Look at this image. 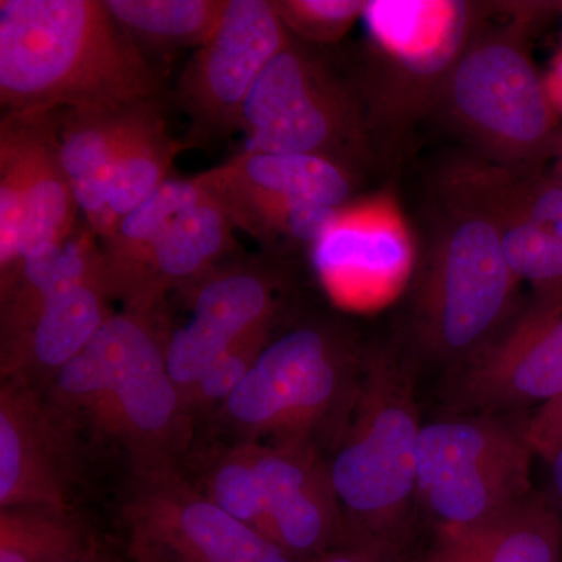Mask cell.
I'll return each mask as SVG.
<instances>
[{"label": "cell", "mask_w": 562, "mask_h": 562, "mask_svg": "<svg viewBox=\"0 0 562 562\" xmlns=\"http://www.w3.org/2000/svg\"><path fill=\"white\" fill-rule=\"evenodd\" d=\"M157 92V74L105 2H0V102L7 114L122 111L154 101Z\"/></svg>", "instance_id": "obj_1"}, {"label": "cell", "mask_w": 562, "mask_h": 562, "mask_svg": "<svg viewBox=\"0 0 562 562\" xmlns=\"http://www.w3.org/2000/svg\"><path fill=\"white\" fill-rule=\"evenodd\" d=\"M44 397L81 443L124 453L133 476L179 465L190 443L192 416L169 375L154 314H111Z\"/></svg>", "instance_id": "obj_2"}, {"label": "cell", "mask_w": 562, "mask_h": 562, "mask_svg": "<svg viewBox=\"0 0 562 562\" xmlns=\"http://www.w3.org/2000/svg\"><path fill=\"white\" fill-rule=\"evenodd\" d=\"M422 424L412 369L386 351L366 355L357 397L327 461L351 538L408 562Z\"/></svg>", "instance_id": "obj_3"}, {"label": "cell", "mask_w": 562, "mask_h": 562, "mask_svg": "<svg viewBox=\"0 0 562 562\" xmlns=\"http://www.w3.org/2000/svg\"><path fill=\"white\" fill-rule=\"evenodd\" d=\"M553 5H520L512 24L483 25L443 85L438 105L494 165L538 171L560 151V113L527 43V25Z\"/></svg>", "instance_id": "obj_4"}, {"label": "cell", "mask_w": 562, "mask_h": 562, "mask_svg": "<svg viewBox=\"0 0 562 562\" xmlns=\"http://www.w3.org/2000/svg\"><path fill=\"white\" fill-rule=\"evenodd\" d=\"M447 194L449 210L417 281L414 327L427 357L458 369L513 319L519 280L491 214L461 192L447 188Z\"/></svg>", "instance_id": "obj_5"}, {"label": "cell", "mask_w": 562, "mask_h": 562, "mask_svg": "<svg viewBox=\"0 0 562 562\" xmlns=\"http://www.w3.org/2000/svg\"><path fill=\"white\" fill-rule=\"evenodd\" d=\"M366 355L341 333L305 325L269 341L220 408L243 442L331 443L341 435L360 386Z\"/></svg>", "instance_id": "obj_6"}, {"label": "cell", "mask_w": 562, "mask_h": 562, "mask_svg": "<svg viewBox=\"0 0 562 562\" xmlns=\"http://www.w3.org/2000/svg\"><path fill=\"white\" fill-rule=\"evenodd\" d=\"M530 413H454L422 424L416 503L435 532L479 527L536 491Z\"/></svg>", "instance_id": "obj_7"}, {"label": "cell", "mask_w": 562, "mask_h": 562, "mask_svg": "<svg viewBox=\"0 0 562 562\" xmlns=\"http://www.w3.org/2000/svg\"><path fill=\"white\" fill-rule=\"evenodd\" d=\"M486 5L457 0H371L364 21L371 50L372 111L406 124L438 106L447 79L484 25Z\"/></svg>", "instance_id": "obj_8"}, {"label": "cell", "mask_w": 562, "mask_h": 562, "mask_svg": "<svg viewBox=\"0 0 562 562\" xmlns=\"http://www.w3.org/2000/svg\"><path fill=\"white\" fill-rule=\"evenodd\" d=\"M239 128L246 132V150L316 155L344 166L366 147L353 95L292 36L255 83Z\"/></svg>", "instance_id": "obj_9"}, {"label": "cell", "mask_w": 562, "mask_h": 562, "mask_svg": "<svg viewBox=\"0 0 562 562\" xmlns=\"http://www.w3.org/2000/svg\"><path fill=\"white\" fill-rule=\"evenodd\" d=\"M131 554L151 562H299L188 482L179 465L133 476Z\"/></svg>", "instance_id": "obj_10"}, {"label": "cell", "mask_w": 562, "mask_h": 562, "mask_svg": "<svg viewBox=\"0 0 562 562\" xmlns=\"http://www.w3.org/2000/svg\"><path fill=\"white\" fill-rule=\"evenodd\" d=\"M562 397V302L530 306L457 369L454 413H532Z\"/></svg>", "instance_id": "obj_11"}, {"label": "cell", "mask_w": 562, "mask_h": 562, "mask_svg": "<svg viewBox=\"0 0 562 562\" xmlns=\"http://www.w3.org/2000/svg\"><path fill=\"white\" fill-rule=\"evenodd\" d=\"M290 40L272 2L231 0L181 77V109L205 135L239 127L255 83Z\"/></svg>", "instance_id": "obj_12"}, {"label": "cell", "mask_w": 562, "mask_h": 562, "mask_svg": "<svg viewBox=\"0 0 562 562\" xmlns=\"http://www.w3.org/2000/svg\"><path fill=\"white\" fill-rule=\"evenodd\" d=\"M81 446L44 392L18 380H2L0 509L41 506L69 512Z\"/></svg>", "instance_id": "obj_13"}, {"label": "cell", "mask_w": 562, "mask_h": 562, "mask_svg": "<svg viewBox=\"0 0 562 562\" xmlns=\"http://www.w3.org/2000/svg\"><path fill=\"white\" fill-rule=\"evenodd\" d=\"M260 480L273 542L306 562L351 538L327 461L317 447L246 442Z\"/></svg>", "instance_id": "obj_14"}, {"label": "cell", "mask_w": 562, "mask_h": 562, "mask_svg": "<svg viewBox=\"0 0 562 562\" xmlns=\"http://www.w3.org/2000/svg\"><path fill=\"white\" fill-rule=\"evenodd\" d=\"M273 316V284L262 273L239 269L202 279L190 319L166 341V364L184 405L206 369L244 336L271 325Z\"/></svg>", "instance_id": "obj_15"}, {"label": "cell", "mask_w": 562, "mask_h": 562, "mask_svg": "<svg viewBox=\"0 0 562 562\" xmlns=\"http://www.w3.org/2000/svg\"><path fill=\"white\" fill-rule=\"evenodd\" d=\"M103 266L46 306L32 330L13 350L0 357L2 380H18L41 392L92 341L113 312Z\"/></svg>", "instance_id": "obj_16"}, {"label": "cell", "mask_w": 562, "mask_h": 562, "mask_svg": "<svg viewBox=\"0 0 562 562\" xmlns=\"http://www.w3.org/2000/svg\"><path fill=\"white\" fill-rule=\"evenodd\" d=\"M199 177L221 203L303 201L342 210L353 194L349 166L316 155L244 150Z\"/></svg>", "instance_id": "obj_17"}, {"label": "cell", "mask_w": 562, "mask_h": 562, "mask_svg": "<svg viewBox=\"0 0 562 562\" xmlns=\"http://www.w3.org/2000/svg\"><path fill=\"white\" fill-rule=\"evenodd\" d=\"M2 122L13 133L21 155L24 180L21 261L70 238L77 231L80 209L63 168L58 111L5 114Z\"/></svg>", "instance_id": "obj_18"}, {"label": "cell", "mask_w": 562, "mask_h": 562, "mask_svg": "<svg viewBox=\"0 0 562 562\" xmlns=\"http://www.w3.org/2000/svg\"><path fill=\"white\" fill-rule=\"evenodd\" d=\"M412 562H562V525L543 492L479 527L435 532Z\"/></svg>", "instance_id": "obj_19"}, {"label": "cell", "mask_w": 562, "mask_h": 562, "mask_svg": "<svg viewBox=\"0 0 562 562\" xmlns=\"http://www.w3.org/2000/svg\"><path fill=\"white\" fill-rule=\"evenodd\" d=\"M87 224L65 243L29 255L0 276V357L32 330L44 306L101 268V247Z\"/></svg>", "instance_id": "obj_20"}, {"label": "cell", "mask_w": 562, "mask_h": 562, "mask_svg": "<svg viewBox=\"0 0 562 562\" xmlns=\"http://www.w3.org/2000/svg\"><path fill=\"white\" fill-rule=\"evenodd\" d=\"M206 194L201 177L169 180L99 241L103 276L111 299L136 312L146 291L151 255L173 220Z\"/></svg>", "instance_id": "obj_21"}, {"label": "cell", "mask_w": 562, "mask_h": 562, "mask_svg": "<svg viewBox=\"0 0 562 562\" xmlns=\"http://www.w3.org/2000/svg\"><path fill=\"white\" fill-rule=\"evenodd\" d=\"M447 188L468 195L491 214L506 261L517 280L530 284L532 299L562 302V243L502 194L486 165L458 166Z\"/></svg>", "instance_id": "obj_22"}, {"label": "cell", "mask_w": 562, "mask_h": 562, "mask_svg": "<svg viewBox=\"0 0 562 562\" xmlns=\"http://www.w3.org/2000/svg\"><path fill=\"white\" fill-rule=\"evenodd\" d=\"M127 110L58 111L63 168L85 224L99 241L114 228L110 213L111 177Z\"/></svg>", "instance_id": "obj_23"}, {"label": "cell", "mask_w": 562, "mask_h": 562, "mask_svg": "<svg viewBox=\"0 0 562 562\" xmlns=\"http://www.w3.org/2000/svg\"><path fill=\"white\" fill-rule=\"evenodd\" d=\"M314 262L333 290L349 297L391 288L408 265V246L395 225L341 217L314 244Z\"/></svg>", "instance_id": "obj_24"}, {"label": "cell", "mask_w": 562, "mask_h": 562, "mask_svg": "<svg viewBox=\"0 0 562 562\" xmlns=\"http://www.w3.org/2000/svg\"><path fill=\"white\" fill-rule=\"evenodd\" d=\"M232 228L227 211L209 191L181 211L155 247L146 291L136 312L154 314L166 292L205 279L214 262L231 250Z\"/></svg>", "instance_id": "obj_25"}, {"label": "cell", "mask_w": 562, "mask_h": 562, "mask_svg": "<svg viewBox=\"0 0 562 562\" xmlns=\"http://www.w3.org/2000/svg\"><path fill=\"white\" fill-rule=\"evenodd\" d=\"M183 149L166 131L154 101L125 111L111 177L110 213L114 227L168 183L172 162Z\"/></svg>", "instance_id": "obj_26"}, {"label": "cell", "mask_w": 562, "mask_h": 562, "mask_svg": "<svg viewBox=\"0 0 562 562\" xmlns=\"http://www.w3.org/2000/svg\"><path fill=\"white\" fill-rule=\"evenodd\" d=\"M231 0H106L111 16L138 46L176 50L209 41ZM140 49V47H139Z\"/></svg>", "instance_id": "obj_27"}, {"label": "cell", "mask_w": 562, "mask_h": 562, "mask_svg": "<svg viewBox=\"0 0 562 562\" xmlns=\"http://www.w3.org/2000/svg\"><path fill=\"white\" fill-rule=\"evenodd\" d=\"M99 543L70 512L13 506L0 509V562H61L92 552Z\"/></svg>", "instance_id": "obj_28"}, {"label": "cell", "mask_w": 562, "mask_h": 562, "mask_svg": "<svg viewBox=\"0 0 562 562\" xmlns=\"http://www.w3.org/2000/svg\"><path fill=\"white\" fill-rule=\"evenodd\" d=\"M221 203V202H220ZM233 225L260 239H288L299 244L319 243L342 210L303 201L221 203Z\"/></svg>", "instance_id": "obj_29"}, {"label": "cell", "mask_w": 562, "mask_h": 562, "mask_svg": "<svg viewBox=\"0 0 562 562\" xmlns=\"http://www.w3.org/2000/svg\"><path fill=\"white\" fill-rule=\"evenodd\" d=\"M202 491L225 513L273 541L265 494L246 442L214 458Z\"/></svg>", "instance_id": "obj_30"}, {"label": "cell", "mask_w": 562, "mask_h": 562, "mask_svg": "<svg viewBox=\"0 0 562 562\" xmlns=\"http://www.w3.org/2000/svg\"><path fill=\"white\" fill-rule=\"evenodd\" d=\"M487 172L502 194L528 220L562 243V181L538 171H517L487 162Z\"/></svg>", "instance_id": "obj_31"}, {"label": "cell", "mask_w": 562, "mask_h": 562, "mask_svg": "<svg viewBox=\"0 0 562 562\" xmlns=\"http://www.w3.org/2000/svg\"><path fill=\"white\" fill-rule=\"evenodd\" d=\"M291 36L310 44H335L361 20L362 0H273Z\"/></svg>", "instance_id": "obj_32"}, {"label": "cell", "mask_w": 562, "mask_h": 562, "mask_svg": "<svg viewBox=\"0 0 562 562\" xmlns=\"http://www.w3.org/2000/svg\"><path fill=\"white\" fill-rule=\"evenodd\" d=\"M271 328L272 324L265 325L244 336L241 341L236 342L206 369L187 401L191 416L194 412H203L213 406L221 408L232 397L268 346Z\"/></svg>", "instance_id": "obj_33"}, {"label": "cell", "mask_w": 562, "mask_h": 562, "mask_svg": "<svg viewBox=\"0 0 562 562\" xmlns=\"http://www.w3.org/2000/svg\"><path fill=\"white\" fill-rule=\"evenodd\" d=\"M528 438L536 457L542 461L562 449V397L530 414Z\"/></svg>", "instance_id": "obj_34"}, {"label": "cell", "mask_w": 562, "mask_h": 562, "mask_svg": "<svg viewBox=\"0 0 562 562\" xmlns=\"http://www.w3.org/2000/svg\"><path fill=\"white\" fill-rule=\"evenodd\" d=\"M306 562H405L380 547L349 539V541L328 550V552Z\"/></svg>", "instance_id": "obj_35"}, {"label": "cell", "mask_w": 562, "mask_h": 562, "mask_svg": "<svg viewBox=\"0 0 562 562\" xmlns=\"http://www.w3.org/2000/svg\"><path fill=\"white\" fill-rule=\"evenodd\" d=\"M547 464V490L543 492L547 501L560 517L562 525V449L558 450L553 454H550L547 460H543Z\"/></svg>", "instance_id": "obj_36"}, {"label": "cell", "mask_w": 562, "mask_h": 562, "mask_svg": "<svg viewBox=\"0 0 562 562\" xmlns=\"http://www.w3.org/2000/svg\"><path fill=\"white\" fill-rule=\"evenodd\" d=\"M550 94L558 111L562 110V50L557 58V65H554L552 81H547Z\"/></svg>", "instance_id": "obj_37"}, {"label": "cell", "mask_w": 562, "mask_h": 562, "mask_svg": "<svg viewBox=\"0 0 562 562\" xmlns=\"http://www.w3.org/2000/svg\"><path fill=\"white\" fill-rule=\"evenodd\" d=\"M61 562H116L110 554L102 552L101 546L95 547L92 552L85 554V557L77 558V560L61 561Z\"/></svg>", "instance_id": "obj_38"}, {"label": "cell", "mask_w": 562, "mask_h": 562, "mask_svg": "<svg viewBox=\"0 0 562 562\" xmlns=\"http://www.w3.org/2000/svg\"><path fill=\"white\" fill-rule=\"evenodd\" d=\"M553 176L557 177L558 180L562 181V143L560 151H558L557 155V166H554Z\"/></svg>", "instance_id": "obj_39"}, {"label": "cell", "mask_w": 562, "mask_h": 562, "mask_svg": "<svg viewBox=\"0 0 562 562\" xmlns=\"http://www.w3.org/2000/svg\"><path fill=\"white\" fill-rule=\"evenodd\" d=\"M133 562H151L147 558L140 557V554H131Z\"/></svg>", "instance_id": "obj_40"}, {"label": "cell", "mask_w": 562, "mask_h": 562, "mask_svg": "<svg viewBox=\"0 0 562 562\" xmlns=\"http://www.w3.org/2000/svg\"><path fill=\"white\" fill-rule=\"evenodd\" d=\"M560 11H561V13H562V2L560 3Z\"/></svg>", "instance_id": "obj_41"}]
</instances>
